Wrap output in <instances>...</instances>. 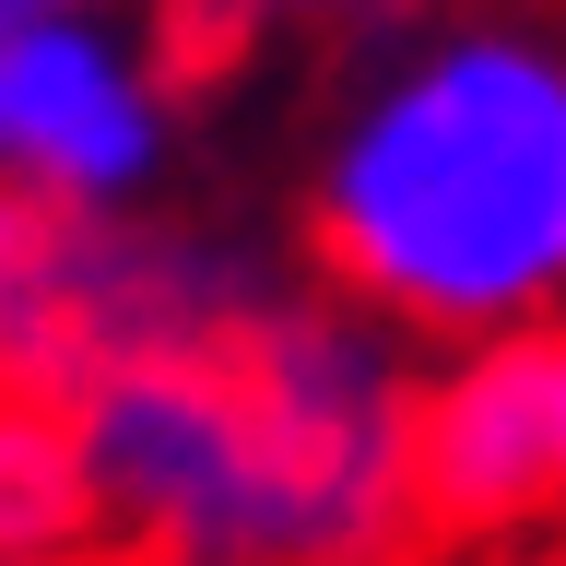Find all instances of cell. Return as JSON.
Masks as SVG:
<instances>
[{"instance_id": "obj_1", "label": "cell", "mask_w": 566, "mask_h": 566, "mask_svg": "<svg viewBox=\"0 0 566 566\" xmlns=\"http://www.w3.org/2000/svg\"><path fill=\"white\" fill-rule=\"evenodd\" d=\"M413 331L295 283L224 354L106 366L71 389L106 531L154 566H389L413 531Z\"/></svg>"}, {"instance_id": "obj_2", "label": "cell", "mask_w": 566, "mask_h": 566, "mask_svg": "<svg viewBox=\"0 0 566 566\" xmlns=\"http://www.w3.org/2000/svg\"><path fill=\"white\" fill-rule=\"evenodd\" d=\"M307 272L413 343L566 307V24L437 12L343 95L307 166Z\"/></svg>"}, {"instance_id": "obj_3", "label": "cell", "mask_w": 566, "mask_h": 566, "mask_svg": "<svg viewBox=\"0 0 566 566\" xmlns=\"http://www.w3.org/2000/svg\"><path fill=\"white\" fill-rule=\"evenodd\" d=\"M295 260L237 224H177V212H48L24 283L0 295V378L12 389H83L106 366H166L224 354L237 331L295 295Z\"/></svg>"}, {"instance_id": "obj_4", "label": "cell", "mask_w": 566, "mask_h": 566, "mask_svg": "<svg viewBox=\"0 0 566 566\" xmlns=\"http://www.w3.org/2000/svg\"><path fill=\"white\" fill-rule=\"evenodd\" d=\"M177 154L166 48H142L118 12H48L0 35V177H24L60 212H130Z\"/></svg>"}, {"instance_id": "obj_5", "label": "cell", "mask_w": 566, "mask_h": 566, "mask_svg": "<svg viewBox=\"0 0 566 566\" xmlns=\"http://www.w3.org/2000/svg\"><path fill=\"white\" fill-rule=\"evenodd\" d=\"M566 507V307L449 343L413 401V520L520 531Z\"/></svg>"}, {"instance_id": "obj_6", "label": "cell", "mask_w": 566, "mask_h": 566, "mask_svg": "<svg viewBox=\"0 0 566 566\" xmlns=\"http://www.w3.org/2000/svg\"><path fill=\"white\" fill-rule=\"evenodd\" d=\"M83 543H106L83 424H71L60 389H12L0 378V555H60L71 566Z\"/></svg>"}, {"instance_id": "obj_7", "label": "cell", "mask_w": 566, "mask_h": 566, "mask_svg": "<svg viewBox=\"0 0 566 566\" xmlns=\"http://www.w3.org/2000/svg\"><path fill=\"white\" fill-rule=\"evenodd\" d=\"M48 212H60V201H35L24 177H0V295H12V283H24L35 237H48Z\"/></svg>"}, {"instance_id": "obj_8", "label": "cell", "mask_w": 566, "mask_h": 566, "mask_svg": "<svg viewBox=\"0 0 566 566\" xmlns=\"http://www.w3.org/2000/svg\"><path fill=\"white\" fill-rule=\"evenodd\" d=\"M272 0H154V24H166V48H189V35H224V24H260Z\"/></svg>"}, {"instance_id": "obj_9", "label": "cell", "mask_w": 566, "mask_h": 566, "mask_svg": "<svg viewBox=\"0 0 566 566\" xmlns=\"http://www.w3.org/2000/svg\"><path fill=\"white\" fill-rule=\"evenodd\" d=\"M48 12H154V0H0V35H12V24H48Z\"/></svg>"}, {"instance_id": "obj_10", "label": "cell", "mask_w": 566, "mask_h": 566, "mask_svg": "<svg viewBox=\"0 0 566 566\" xmlns=\"http://www.w3.org/2000/svg\"><path fill=\"white\" fill-rule=\"evenodd\" d=\"M0 566H60V555H0Z\"/></svg>"}, {"instance_id": "obj_11", "label": "cell", "mask_w": 566, "mask_h": 566, "mask_svg": "<svg viewBox=\"0 0 566 566\" xmlns=\"http://www.w3.org/2000/svg\"><path fill=\"white\" fill-rule=\"evenodd\" d=\"M378 12H401V0H378Z\"/></svg>"}]
</instances>
